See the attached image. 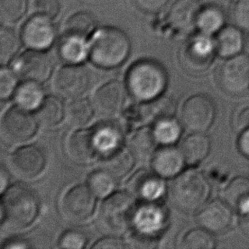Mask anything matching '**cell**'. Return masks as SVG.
Instances as JSON below:
<instances>
[{"mask_svg":"<svg viewBox=\"0 0 249 249\" xmlns=\"http://www.w3.org/2000/svg\"><path fill=\"white\" fill-rule=\"evenodd\" d=\"M128 36L115 27H102L91 38L89 56L101 68H116L128 57L130 52Z\"/></svg>","mask_w":249,"mask_h":249,"instance_id":"6da1fadb","label":"cell"},{"mask_svg":"<svg viewBox=\"0 0 249 249\" xmlns=\"http://www.w3.org/2000/svg\"><path fill=\"white\" fill-rule=\"evenodd\" d=\"M210 193L211 186L208 178L195 169H189L178 175L170 188L172 202L184 212H195L202 209Z\"/></svg>","mask_w":249,"mask_h":249,"instance_id":"7a4b0ae2","label":"cell"},{"mask_svg":"<svg viewBox=\"0 0 249 249\" xmlns=\"http://www.w3.org/2000/svg\"><path fill=\"white\" fill-rule=\"evenodd\" d=\"M38 207V200L32 190L14 185L3 196L2 221L10 229L27 228L36 219Z\"/></svg>","mask_w":249,"mask_h":249,"instance_id":"3957f363","label":"cell"},{"mask_svg":"<svg viewBox=\"0 0 249 249\" xmlns=\"http://www.w3.org/2000/svg\"><path fill=\"white\" fill-rule=\"evenodd\" d=\"M168 82L165 70L155 61H138L128 71L127 84L134 96L142 101L159 97Z\"/></svg>","mask_w":249,"mask_h":249,"instance_id":"277c9868","label":"cell"},{"mask_svg":"<svg viewBox=\"0 0 249 249\" xmlns=\"http://www.w3.org/2000/svg\"><path fill=\"white\" fill-rule=\"evenodd\" d=\"M218 56L215 37L197 32L183 45L179 57L183 68L189 73H205Z\"/></svg>","mask_w":249,"mask_h":249,"instance_id":"5b68a950","label":"cell"},{"mask_svg":"<svg viewBox=\"0 0 249 249\" xmlns=\"http://www.w3.org/2000/svg\"><path fill=\"white\" fill-rule=\"evenodd\" d=\"M135 215L136 208L131 196L118 192L103 202L99 213V220L106 231L120 233L131 226Z\"/></svg>","mask_w":249,"mask_h":249,"instance_id":"8992f818","label":"cell"},{"mask_svg":"<svg viewBox=\"0 0 249 249\" xmlns=\"http://www.w3.org/2000/svg\"><path fill=\"white\" fill-rule=\"evenodd\" d=\"M36 131L37 120L21 107L10 108L1 120L0 135L6 145H18L27 142Z\"/></svg>","mask_w":249,"mask_h":249,"instance_id":"52a82bcc","label":"cell"},{"mask_svg":"<svg viewBox=\"0 0 249 249\" xmlns=\"http://www.w3.org/2000/svg\"><path fill=\"white\" fill-rule=\"evenodd\" d=\"M216 118V106L212 98L203 94L192 95L185 101L181 120L190 131L205 133L212 127Z\"/></svg>","mask_w":249,"mask_h":249,"instance_id":"ba28073f","label":"cell"},{"mask_svg":"<svg viewBox=\"0 0 249 249\" xmlns=\"http://www.w3.org/2000/svg\"><path fill=\"white\" fill-rule=\"evenodd\" d=\"M220 87L226 93L240 95L249 89V56L245 53L226 59L218 73Z\"/></svg>","mask_w":249,"mask_h":249,"instance_id":"9c48e42d","label":"cell"},{"mask_svg":"<svg viewBox=\"0 0 249 249\" xmlns=\"http://www.w3.org/2000/svg\"><path fill=\"white\" fill-rule=\"evenodd\" d=\"M94 208V193L85 185L72 187L61 200V213L70 222L79 223L86 220L93 214Z\"/></svg>","mask_w":249,"mask_h":249,"instance_id":"30bf717a","label":"cell"},{"mask_svg":"<svg viewBox=\"0 0 249 249\" xmlns=\"http://www.w3.org/2000/svg\"><path fill=\"white\" fill-rule=\"evenodd\" d=\"M56 31L51 17L37 14L24 25L21 38L27 47L37 51L47 50L53 44Z\"/></svg>","mask_w":249,"mask_h":249,"instance_id":"8fae6325","label":"cell"},{"mask_svg":"<svg viewBox=\"0 0 249 249\" xmlns=\"http://www.w3.org/2000/svg\"><path fill=\"white\" fill-rule=\"evenodd\" d=\"M89 76L87 70L78 66L61 68L54 77L53 89L55 93L65 99L79 97L87 90Z\"/></svg>","mask_w":249,"mask_h":249,"instance_id":"7c38bea8","label":"cell"},{"mask_svg":"<svg viewBox=\"0 0 249 249\" xmlns=\"http://www.w3.org/2000/svg\"><path fill=\"white\" fill-rule=\"evenodd\" d=\"M15 69L26 81L43 83L50 78L53 63L47 54L34 50L21 54L16 62Z\"/></svg>","mask_w":249,"mask_h":249,"instance_id":"4fadbf2b","label":"cell"},{"mask_svg":"<svg viewBox=\"0 0 249 249\" xmlns=\"http://www.w3.org/2000/svg\"><path fill=\"white\" fill-rule=\"evenodd\" d=\"M232 221V208L225 200L220 199L206 203L197 214L199 225L212 233L225 232Z\"/></svg>","mask_w":249,"mask_h":249,"instance_id":"5bb4252c","label":"cell"},{"mask_svg":"<svg viewBox=\"0 0 249 249\" xmlns=\"http://www.w3.org/2000/svg\"><path fill=\"white\" fill-rule=\"evenodd\" d=\"M10 165L17 177L24 179L34 178L43 171L45 157L37 146L27 145L14 152L10 157Z\"/></svg>","mask_w":249,"mask_h":249,"instance_id":"9a60e30c","label":"cell"},{"mask_svg":"<svg viewBox=\"0 0 249 249\" xmlns=\"http://www.w3.org/2000/svg\"><path fill=\"white\" fill-rule=\"evenodd\" d=\"M127 99L124 85L118 81L102 85L94 94L93 104L95 111L103 117H111L121 111Z\"/></svg>","mask_w":249,"mask_h":249,"instance_id":"2e32d148","label":"cell"},{"mask_svg":"<svg viewBox=\"0 0 249 249\" xmlns=\"http://www.w3.org/2000/svg\"><path fill=\"white\" fill-rule=\"evenodd\" d=\"M99 150L95 131L93 130L75 132L67 143L68 157L78 163H89L93 161Z\"/></svg>","mask_w":249,"mask_h":249,"instance_id":"e0dca14e","label":"cell"},{"mask_svg":"<svg viewBox=\"0 0 249 249\" xmlns=\"http://www.w3.org/2000/svg\"><path fill=\"white\" fill-rule=\"evenodd\" d=\"M129 193L136 198L153 202L164 193V183L159 175L147 170H141L128 181Z\"/></svg>","mask_w":249,"mask_h":249,"instance_id":"ac0fdd59","label":"cell"},{"mask_svg":"<svg viewBox=\"0 0 249 249\" xmlns=\"http://www.w3.org/2000/svg\"><path fill=\"white\" fill-rule=\"evenodd\" d=\"M201 6L199 0H177L168 12V22L175 30L181 33L195 30Z\"/></svg>","mask_w":249,"mask_h":249,"instance_id":"d6986e66","label":"cell"},{"mask_svg":"<svg viewBox=\"0 0 249 249\" xmlns=\"http://www.w3.org/2000/svg\"><path fill=\"white\" fill-rule=\"evenodd\" d=\"M217 53L223 59L244 53L246 33L234 24H227L215 36Z\"/></svg>","mask_w":249,"mask_h":249,"instance_id":"ffe728a7","label":"cell"},{"mask_svg":"<svg viewBox=\"0 0 249 249\" xmlns=\"http://www.w3.org/2000/svg\"><path fill=\"white\" fill-rule=\"evenodd\" d=\"M228 24V15L219 3L202 4L199 10L196 30L215 37Z\"/></svg>","mask_w":249,"mask_h":249,"instance_id":"44dd1931","label":"cell"},{"mask_svg":"<svg viewBox=\"0 0 249 249\" xmlns=\"http://www.w3.org/2000/svg\"><path fill=\"white\" fill-rule=\"evenodd\" d=\"M185 162L181 150L173 146H166L156 152L152 166L158 175L169 178L181 172Z\"/></svg>","mask_w":249,"mask_h":249,"instance_id":"7402d4cb","label":"cell"},{"mask_svg":"<svg viewBox=\"0 0 249 249\" xmlns=\"http://www.w3.org/2000/svg\"><path fill=\"white\" fill-rule=\"evenodd\" d=\"M211 140L204 133L194 132L184 140L181 152L185 162L190 165H196L209 156L211 151Z\"/></svg>","mask_w":249,"mask_h":249,"instance_id":"603a6c76","label":"cell"},{"mask_svg":"<svg viewBox=\"0 0 249 249\" xmlns=\"http://www.w3.org/2000/svg\"><path fill=\"white\" fill-rule=\"evenodd\" d=\"M176 111V103L170 97H158L142 106L139 116L144 123H158L172 118Z\"/></svg>","mask_w":249,"mask_h":249,"instance_id":"cb8c5ba5","label":"cell"},{"mask_svg":"<svg viewBox=\"0 0 249 249\" xmlns=\"http://www.w3.org/2000/svg\"><path fill=\"white\" fill-rule=\"evenodd\" d=\"M134 159L131 152L124 149H115L108 152L101 160V169L107 172L115 178H124L130 172L134 166Z\"/></svg>","mask_w":249,"mask_h":249,"instance_id":"d4e9b609","label":"cell"},{"mask_svg":"<svg viewBox=\"0 0 249 249\" xmlns=\"http://www.w3.org/2000/svg\"><path fill=\"white\" fill-rule=\"evenodd\" d=\"M224 200L241 213L249 210V177L233 178L224 191Z\"/></svg>","mask_w":249,"mask_h":249,"instance_id":"484cf974","label":"cell"},{"mask_svg":"<svg viewBox=\"0 0 249 249\" xmlns=\"http://www.w3.org/2000/svg\"><path fill=\"white\" fill-rule=\"evenodd\" d=\"M61 57L70 64H78L85 60L89 53L86 38L66 34L59 48Z\"/></svg>","mask_w":249,"mask_h":249,"instance_id":"4316f807","label":"cell"},{"mask_svg":"<svg viewBox=\"0 0 249 249\" xmlns=\"http://www.w3.org/2000/svg\"><path fill=\"white\" fill-rule=\"evenodd\" d=\"M154 133L148 128H142L135 132L129 142V151L135 159L140 161H146L151 159L156 149Z\"/></svg>","mask_w":249,"mask_h":249,"instance_id":"83f0119b","label":"cell"},{"mask_svg":"<svg viewBox=\"0 0 249 249\" xmlns=\"http://www.w3.org/2000/svg\"><path fill=\"white\" fill-rule=\"evenodd\" d=\"M64 114L61 101L54 96H49L43 101L37 111V121L43 127H52L58 124Z\"/></svg>","mask_w":249,"mask_h":249,"instance_id":"f1b7e54d","label":"cell"},{"mask_svg":"<svg viewBox=\"0 0 249 249\" xmlns=\"http://www.w3.org/2000/svg\"><path fill=\"white\" fill-rule=\"evenodd\" d=\"M38 84L36 82L27 81L17 89L16 99L21 107L31 110L42 104L44 91Z\"/></svg>","mask_w":249,"mask_h":249,"instance_id":"f546056e","label":"cell"},{"mask_svg":"<svg viewBox=\"0 0 249 249\" xmlns=\"http://www.w3.org/2000/svg\"><path fill=\"white\" fill-rule=\"evenodd\" d=\"M95 20L91 14L78 12L71 16L66 24V34L87 38L94 31Z\"/></svg>","mask_w":249,"mask_h":249,"instance_id":"4dcf8cb0","label":"cell"},{"mask_svg":"<svg viewBox=\"0 0 249 249\" xmlns=\"http://www.w3.org/2000/svg\"><path fill=\"white\" fill-rule=\"evenodd\" d=\"M93 115L91 105L84 99L71 101L67 109L68 123L73 127L86 124Z\"/></svg>","mask_w":249,"mask_h":249,"instance_id":"1f68e13d","label":"cell"},{"mask_svg":"<svg viewBox=\"0 0 249 249\" xmlns=\"http://www.w3.org/2000/svg\"><path fill=\"white\" fill-rule=\"evenodd\" d=\"M182 247L190 249H213L216 247L215 238L212 232L202 227L193 229L185 234Z\"/></svg>","mask_w":249,"mask_h":249,"instance_id":"d6a6232c","label":"cell"},{"mask_svg":"<svg viewBox=\"0 0 249 249\" xmlns=\"http://www.w3.org/2000/svg\"><path fill=\"white\" fill-rule=\"evenodd\" d=\"M162 220H164V215L162 216V211L159 208L148 206L141 211V213L137 216L140 229L138 231L149 236H154L152 233L162 225Z\"/></svg>","mask_w":249,"mask_h":249,"instance_id":"836d02e7","label":"cell"},{"mask_svg":"<svg viewBox=\"0 0 249 249\" xmlns=\"http://www.w3.org/2000/svg\"><path fill=\"white\" fill-rule=\"evenodd\" d=\"M20 39L10 29L2 27L0 30V61L2 65L9 63L20 49Z\"/></svg>","mask_w":249,"mask_h":249,"instance_id":"e575fe53","label":"cell"},{"mask_svg":"<svg viewBox=\"0 0 249 249\" xmlns=\"http://www.w3.org/2000/svg\"><path fill=\"white\" fill-rule=\"evenodd\" d=\"M27 0H0V19L3 23L17 22L27 10Z\"/></svg>","mask_w":249,"mask_h":249,"instance_id":"d590c367","label":"cell"},{"mask_svg":"<svg viewBox=\"0 0 249 249\" xmlns=\"http://www.w3.org/2000/svg\"><path fill=\"white\" fill-rule=\"evenodd\" d=\"M181 134V128L177 122L172 118L164 119L157 123L155 135L157 142L165 145L173 144L178 140Z\"/></svg>","mask_w":249,"mask_h":249,"instance_id":"8d00e7d4","label":"cell"},{"mask_svg":"<svg viewBox=\"0 0 249 249\" xmlns=\"http://www.w3.org/2000/svg\"><path fill=\"white\" fill-rule=\"evenodd\" d=\"M89 188L95 195L102 197L109 195L114 189L115 178L103 169L94 172L89 178Z\"/></svg>","mask_w":249,"mask_h":249,"instance_id":"74e56055","label":"cell"},{"mask_svg":"<svg viewBox=\"0 0 249 249\" xmlns=\"http://www.w3.org/2000/svg\"><path fill=\"white\" fill-rule=\"evenodd\" d=\"M230 17L231 23L245 33H249V0H236L232 2Z\"/></svg>","mask_w":249,"mask_h":249,"instance_id":"f35d334b","label":"cell"},{"mask_svg":"<svg viewBox=\"0 0 249 249\" xmlns=\"http://www.w3.org/2000/svg\"><path fill=\"white\" fill-rule=\"evenodd\" d=\"M95 135L99 149H104L109 152L115 150V147L119 144V140L121 138L118 129L109 125H104L102 128H98L95 131Z\"/></svg>","mask_w":249,"mask_h":249,"instance_id":"ab89813d","label":"cell"},{"mask_svg":"<svg viewBox=\"0 0 249 249\" xmlns=\"http://www.w3.org/2000/svg\"><path fill=\"white\" fill-rule=\"evenodd\" d=\"M16 76L10 69L2 67L0 71V96L2 100L10 97L17 87Z\"/></svg>","mask_w":249,"mask_h":249,"instance_id":"60d3db41","label":"cell"},{"mask_svg":"<svg viewBox=\"0 0 249 249\" xmlns=\"http://www.w3.org/2000/svg\"><path fill=\"white\" fill-rule=\"evenodd\" d=\"M86 243L87 240L83 233L71 231L61 236L60 246L63 249H80L85 247Z\"/></svg>","mask_w":249,"mask_h":249,"instance_id":"b9f144b4","label":"cell"},{"mask_svg":"<svg viewBox=\"0 0 249 249\" xmlns=\"http://www.w3.org/2000/svg\"><path fill=\"white\" fill-rule=\"evenodd\" d=\"M34 8L37 14L52 18L59 12L60 3L59 0H35Z\"/></svg>","mask_w":249,"mask_h":249,"instance_id":"7bdbcfd3","label":"cell"},{"mask_svg":"<svg viewBox=\"0 0 249 249\" xmlns=\"http://www.w3.org/2000/svg\"><path fill=\"white\" fill-rule=\"evenodd\" d=\"M128 243L134 248H153L155 247L156 238L140 231H134L128 236Z\"/></svg>","mask_w":249,"mask_h":249,"instance_id":"ee69618b","label":"cell"},{"mask_svg":"<svg viewBox=\"0 0 249 249\" xmlns=\"http://www.w3.org/2000/svg\"><path fill=\"white\" fill-rule=\"evenodd\" d=\"M136 5L145 12L156 13L166 6L169 0H134Z\"/></svg>","mask_w":249,"mask_h":249,"instance_id":"f6af8a7d","label":"cell"},{"mask_svg":"<svg viewBox=\"0 0 249 249\" xmlns=\"http://www.w3.org/2000/svg\"><path fill=\"white\" fill-rule=\"evenodd\" d=\"M234 127L237 131L243 132L249 128V106L241 108L234 117Z\"/></svg>","mask_w":249,"mask_h":249,"instance_id":"bcb514c9","label":"cell"},{"mask_svg":"<svg viewBox=\"0 0 249 249\" xmlns=\"http://www.w3.org/2000/svg\"><path fill=\"white\" fill-rule=\"evenodd\" d=\"M126 245L121 239H119L118 237H107L103 239L100 240L94 243L93 248L94 249H124Z\"/></svg>","mask_w":249,"mask_h":249,"instance_id":"7dc6e473","label":"cell"},{"mask_svg":"<svg viewBox=\"0 0 249 249\" xmlns=\"http://www.w3.org/2000/svg\"><path fill=\"white\" fill-rule=\"evenodd\" d=\"M237 144H238L240 152L249 159V128L241 132Z\"/></svg>","mask_w":249,"mask_h":249,"instance_id":"c3c4849f","label":"cell"},{"mask_svg":"<svg viewBox=\"0 0 249 249\" xmlns=\"http://www.w3.org/2000/svg\"><path fill=\"white\" fill-rule=\"evenodd\" d=\"M4 249H27L29 245L27 242L21 239H13L8 241L3 247Z\"/></svg>","mask_w":249,"mask_h":249,"instance_id":"681fc988","label":"cell"},{"mask_svg":"<svg viewBox=\"0 0 249 249\" xmlns=\"http://www.w3.org/2000/svg\"><path fill=\"white\" fill-rule=\"evenodd\" d=\"M240 226H241V228L243 230V232L249 236V210L241 213Z\"/></svg>","mask_w":249,"mask_h":249,"instance_id":"f907efd6","label":"cell"},{"mask_svg":"<svg viewBox=\"0 0 249 249\" xmlns=\"http://www.w3.org/2000/svg\"><path fill=\"white\" fill-rule=\"evenodd\" d=\"M0 180H1V193H3V191L5 190V187L8 184V174L3 168H1Z\"/></svg>","mask_w":249,"mask_h":249,"instance_id":"816d5d0a","label":"cell"},{"mask_svg":"<svg viewBox=\"0 0 249 249\" xmlns=\"http://www.w3.org/2000/svg\"><path fill=\"white\" fill-rule=\"evenodd\" d=\"M244 53L249 56V33L246 34V40H245V47H244Z\"/></svg>","mask_w":249,"mask_h":249,"instance_id":"f5cc1de1","label":"cell"},{"mask_svg":"<svg viewBox=\"0 0 249 249\" xmlns=\"http://www.w3.org/2000/svg\"><path fill=\"white\" fill-rule=\"evenodd\" d=\"M230 1H231V2H235L236 0H230Z\"/></svg>","mask_w":249,"mask_h":249,"instance_id":"db71d44e","label":"cell"}]
</instances>
